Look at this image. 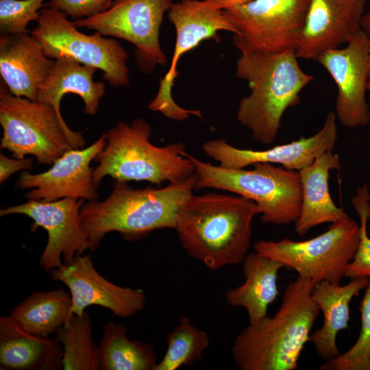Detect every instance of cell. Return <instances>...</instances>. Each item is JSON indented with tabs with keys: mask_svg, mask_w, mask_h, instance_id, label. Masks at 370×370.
Instances as JSON below:
<instances>
[{
	"mask_svg": "<svg viewBox=\"0 0 370 370\" xmlns=\"http://www.w3.org/2000/svg\"><path fill=\"white\" fill-rule=\"evenodd\" d=\"M295 51L280 53L241 54L236 76L248 82L249 95L242 98L236 117L257 142L275 139L283 114L299 103V94L312 79L299 66Z\"/></svg>",
	"mask_w": 370,
	"mask_h": 370,
	"instance_id": "277c9868",
	"label": "cell"
},
{
	"mask_svg": "<svg viewBox=\"0 0 370 370\" xmlns=\"http://www.w3.org/2000/svg\"><path fill=\"white\" fill-rule=\"evenodd\" d=\"M54 64L55 60L45 55L40 42L32 35L1 34L0 74L13 95L36 100L38 88Z\"/></svg>",
	"mask_w": 370,
	"mask_h": 370,
	"instance_id": "d6986e66",
	"label": "cell"
},
{
	"mask_svg": "<svg viewBox=\"0 0 370 370\" xmlns=\"http://www.w3.org/2000/svg\"><path fill=\"white\" fill-rule=\"evenodd\" d=\"M62 356V347L55 338L26 332L10 315L0 317L1 369H60Z\"/></svg>",
	"mask_w": 370,
	"mask_h": 370,
	"instance_id": "7402d4cb",
	"label": "cell"
},
{
	"mask_svg": "<svg viewBox=\"0 0 370 370\" xmlns=\"http://www.w3.org/2000/svg\"><path fill=\"white\" fill-rule=\"evenodd\" d=\"M360 218V241L356 254L345 271V277L347 278H370V237L367 232V221L370 214L362 212Z\"/></svg>",
	"mask_w": 370,
	"mask_h": 370,
	"instance_id": "4dcf8cb0",
	"label": "cell"
},
{
	"mask_svg": "<svg viewBox=\"0 0 370 370\" xmlns=\"http://www.w3.org/2000/svg\"><path fill=\"white\" fill-rule=\"evenodd\" d=\"M369 282V278H351L343 285L328 281L314 285L312 297L323 313V322L321 328L310 334L309 341L324 361L340 355L336 336L340 331L348 328L351 301Z\"/></svg>",
	"mask_w": 370,
	"mask_h": 370,
	"instance_id": "44dd1931",
	"label": "cell"
},
{
	"mask_svg": "<svg viewBox=\"0 0 370 370\" xmlns=\"http://www.w3.org/2000/svg\"><path fill=\"white\" fill-rule=\"evenodd\" d=\"M310 0H252L223 10L234 27L233 43L241 54L295 51Z\"/></svg>",
	"mask_w": 370,
	"mask_h": 370,
	"instance_id": "30bf717a",
	"label": "cell"
},
{
	"mask_svg": "<svg viewBox=\"0 0 370 370\" xmlns=\"http://www.w3.org/2000/svg\"><path fill=\"white\" fill-rule=\"evenodd\" d=\"M360 241V225L349 217L332 223L325 232L308 240H260L253 244V248L314 284L321 281L340 284Z\"/></svg>",
	"mask_w": 370,
	"mask_h": 370,
	"instance_id": "ba28073f",
	"label": "cell"
},
{
	"mask_svg": "<svg viewBox=\"0 0 370 370\" xmlns=\"http://www.w3.org/2000/svg\"><path fill=\"white\" fill-rule=\"evenodd\" d=\"M70 293L64 289L35 291L15 306L10 316L26 332L50 337L73 315Z\"/></svg>",
	"mask_w": 370,
	"mask_h": 370,
	"instance_id": "d4e9b609",
	"label": "cell"
},
{
	"mask_svg": "<svg viewBox=\"0 0 370 370\" xmlns=\"http://www.w3.org/2000/svg\"><path fill=\"white\" fill-rule=\"evenodd\" d=\"M209 345L208 334L194 325L188 317H182L169 333L166 352L154 370H176L190 366L202 358Z\"/></svg>",
	"mask_w": 370,
	"mask_h": 370,
	"instance_id": "83f0119b",
	"label": "cell"
},
{
	"mask_svg": "<svg viewBox=\"0 0 370 370\" xmlns=\"http://www.w3.org/2000/svg\"><path fill=\"white\" fill-rule=\"evenodd\" d=\"M361 327L355 343L345 353L325 361L321 370H370V282L360 308Z\"/></svg>",
	"mask_w": 370,
	"mask_h": 370,
	"instance_id": "f1b7e54d",
	"label": "cell"
},
{
	"mask_svg": "<svg viewBox=\"0 0 370 370\" xmlns=\"http://www.w3.org/2000/svg\"><path fill=\"white\" fill-rule=\"evenodd\" d=\"M361 29L370 38V12L364 14L361 21Z\"/></svg>",
	"mask_w": 370,
	"mask_h": 370,
	"instance_id": "e575fe53",
	"label": "cell"
},
{
	"mask_svg": "<svg viewBox=\"0 0 370 370\" xmlns=\"http://www.w3.org/2000/svg\"><path fill=\"white\" fill-rule=\"evenodd\" d=\"M106 145L97 155L98 165L92 178L98 188L106 176L119 182H164L182 181L195 173L182 142L156 146L149 139L151 126L143 119L120 122L105 134Z\"/></svg>",
	"mask_w": 370,
	"mask_h": 370,
	"instance_id": "5b68a950",
	"label": "cell"
},
{
	"mask_svg": "<svg viewBox=\"0 0 370 370\" xmlns=\"http://www.w3.org/2000/svg\"><path fill=\"white\" fill-rule=\"evenodd\" d=\"M45 0H0L2 34L27 33V26L37 21Z\"/></svg>",
	"mask_w": 370,
	"mask_h": 370,
	"instance_id": "f546056e",
	"label": "cell"
},
{
	"mask_svg": "<svg viewBox=\"0 0 370 370\" xmlns=\"http://www.w3.org/2000/svg\"><path fill=\"white\" fill-rule=\"evenodd\" d=\"M34 158H10L0 153V183L2 184L13 174L22 170L32 169Z\"/></svg>",
	"mask_w": 370,
	"mask_h": 370,
	"instance_id": "d6a6232c",
	"label": "cell"
},
{
	"mask_svg": "<svg viewBox=\"0 0 370 370\" xmlns=\"http://www.w3.org/2000/svg\"><path fill=\"white\" fill-rule=\"evenodd\" d=\"M0 148L16 158L30 155L39 164L52 165L66 151L84 147L82 132L69 128L51 106L13 95L0 86Z\"/></svg>",
	"mask_w": 370,
	"mask_h": 370,
	"instance_id": "52a82bcc",
	"label": "cell"
},
{
	"mask_svg": "<svg viewBox=\"0 0 370 370\" xmlns=\"http://www.w3.org/2000/svg\"><path fill=\"white\" fill-rule=\"evenodd\" d=\"M368 83H367V90H370V44L369 48V56H368Z\"/></svg>",
	"mask_w": 370,
	"mask_h": 370,
	"instance_id": "d590c367",
	"label": "cell"
},
{
	"mask_svg": "<svg viewBox=\"0 0 370 370\" xmlns=\"http://www.w3.org/2000/svg\"><path fill=\"white\" fill-rule=\"evenodd\" d=\"M195 173L189 177L156 188H134L114 180L104 200L88 201L80 210L83 230L95 251L106 234L116 232L127 241H138L161 229H174L179 213L195 190Z\"/></svg>",
	"mask_w": 370,
	"mask_h": 370,
	"instance_id": "7a4b0ae2",
	"label": "cell"
},
{
	"mask_svg": "<svg viewBox=\"0 0 370 370\" xmlns=\"http://www.w3.org/2000/svg\"><path fill=\"white\" fill-rule=\"evenodd\" d=\"M92 321L85 311L73 314L56 333L54 338L62 347L64 370H99L98 345L92 338Z\"/></svg>",
	"mask_w": 370,
	"mask_h": 370,
	"instance_id": "4316f807",
	"label": "cell"
},
{
	"mask_svg": "<svg viewBox=\"0 0 370 370\" xmlns=\"http://www.w3.org/2000/svg\"><path fill=\"white\" fill-rule=\"evenodd\" d=\"M84 200L64 198L53 201L28 199L25 203L0 210V217L20 214L34 221L31 231L40 227L47 232L46 246L39 260L46 272L72 262L77 255L89 249L83 230L80 210Z\"/></svg>",
	"mask_w": 370,
	"mask_h": 370,
	"instance_id": "4fadbf2b",
	"label": "cell"
},
{
	"mask_svg": "<svg viewBox=\"0 0 370 370\" xmlns=\"http://www.w3.org/2000/svg\"><path fill=\"white\" fill-rule=\"evenodd\" d=\"M36 22L31 35L40 42L48 58H71L99 69L112 86L129 84L128 55L117 40L97 32L82 33L66 14L49 7L40 10Z\"/></svg>",
	"mask_w": 370,
	"mask_h": 370,
	"instance_id": "9c48e42d",
	"label": "cell"
},
{
	"mask_svg": "<svg viewBox=\"0 0 370 370\" xmlns=\"http://www.w3.org/2000/svg\"><path fill=\"white\" fill-rule=\"evenodd\" d=\"M186 156L195 166V190L219 189L251 199L260 208L264 223L290 225L298 219L302 201L299 171L260 162L251 169H225Z\"/></svg>",
	"mask_w": 370,
	"mask_h": 370,
	"instance_id": "8992f818",
	"label": "cell"
},
{
	"mask_svg": "<svg viewBox=\"0 0 370 370\" xmlns=\"http://www.w3.org/2000/svg\"><path fill=\"white\" fill-rule=\"evenodd\" d=\"M172 3L173 0H114L104 11L73 22L77 27L131 42L136 47L138 68L150 73L157 65L166 62L159 33L164 15Z\"/></svg>",
	"mask_w": 370,
	"mask_h": 370,
	"instance_id": "8fae6325",
	"label": "cell"
},
{
	"mask_svg": "<svg viewBox=\"0 0 370 370\" xmlns=\"http://www.w3.org/2000/svg\"><path fill=\"white\" fill-rule=\"evenodd\" d=\"M366 0H310L300 40L298 58L315 60L335 49L361 30Z\"/></svg>",
	"mask_w": 370,
	"mask_h": 370,
	"instance_id": "ac0fdd59",
	"label": "cell"
},
{
	"mask_svg": "<svg viewBox=\"0 0 370 370\" xmlns=\"http://www.w3.org/2000/svg\"><path fill=\"white\" fill-rule=\"evenodd\" d=\"M370 38L361 29L343 49L321 53L316 60L332 76L338 88L336 116L349 128L367 125L370 110L366 100Z\"/></svg>",
	"mask_w": 370,
	"mask_h": 370,
	"instance_id": "5bb4252c",
	"label": "cell"
},
{
	"mask_svg": "<svg viewBox=\"0 0 370 370\" xmlns=\"http://www.w3.org/2000/svg\"><path fill=\"white\" fill-rule=\"evenodd\" d=\"M113 0H49L48 7L59 10L74 21L96 15L108 8Z\"/></svg>",
	"mask_w": 370,
	"mask_h": 370,
	"instance_id": "1f68e13d",
	"label": "cell"
},
{
	"mask_svg": "<svg viewBox=\"0 0 370 370\" xmlns=\"http://www.w3.org/2000/svg\"><path fill=\"white\" fill-rule=\"evenodd\" d=\"M207 4L216 10H227L245 4L252 0H205Z\"/></svg>",
	"mask_w": 370,
	"mask_h": 370,
	"instance_id": "836d02e7",
	"label": "cell"
},
{
	"mask_svg": "<svg viewBox=\"0 0 370 370\" xmlns=\"http://www.w3.org/2000/svg\"><path fill=\"white\" fill-rule=\"evenodd\" d=\"M256 203L238 195H192L175 230L182 248L210 270L242 263L251 243Z\"/></svg>",
	"mask_w": 370,
	"mask_h": 370,
	"instance_id": "6da1fadb",
	"label": "cell"
},
{
	"mask_svg": "<svg viewBox=\"0 0 370 370\" xmlns=\"http://www.w3.org/2000/svg\"><path fill=\"white\" fill-rule=\"evenodd\" d=\"M244 282L225 293L227 303L246 310L249 323L267 316L269 306L278 294L277 280L282 262L256 251L247 254L243 261Z\"/></svg>",
	"mask_w": 370,
	"mask_h": 370,
	"instance_id": "603a6c76",
	"label": "cell"
},
{
	"mask_svg": "<svg viewBox=\"0 0 370 370\" xmlns=\"http://www.w3.org/2000/svg\"><path fill=\"white\" fill-rule=\"evenodd\" d=\"M314 283L299 277L286 287L271 317L249 323L231 348L241 370H295L320 312L312 297Z\"/></svg>",
	"mask_w": 370,
	"mask_h": 370,
	"instance_id": "3957f363",
	"label": "cell"
},
{
	"mask_svg": "<svg viewBox=\"0 0 370 370\" xmlns=\"http://www.w3.org/2000/svg\"><path fill=\"white\" fill-rule=\"evenodd\" d=\"M97 70L71 58L55 60L49 75L38 88L36 100L52 106L61 114L62 98L67 93H73L83 100L84 113L95 115L106 92L104 83L93 80Z\"/></svg>",
	"mask_w": 370,
	"mask_h": 370,
	"instance_id": "cb8c5ba5",
	"label": "cell"
},
{
	"mask_svg": "<svg viewBox=\"0 0 370 370\" xmlns=\"http://www.w3.org/2000/svg\"><path fill=\"white\" fill-rule=\"evenodd\" d=\"M103 134L87 147L73 149L58 158L47 171L31 173L23 171L16 183L21 190H29L27 199L53 201L64 198L97 199V187L90 163L106 145Z\"/></svg>",
	"mask_w": 370,
	"mask_h": 370,
	"instance_id": "2e32d148",
	"label": "cell"
},
{
	"mask_svg": "<svg viewBox=\"0 0 370 370\" xmlns=\"http://www.w3.org/2000/svg\"><path fill=\"white\" fill-rule=\"evenodd\" d=\"M167 12L175 29V49L170 68L160 80L158 92L149 108L175 121L185 120L191 114L201 118L199 110L184 109L176 104L172 97L171 88L178 73L177 63L183 54L197 47L203 40L214 39L219 42V32L227 31L234 34L236 30L223 10L210 7L205 0L173 2Z\"/></svg>",
	"mask_w": 370,
	"mask_h": 370,
	"instance_id": "7c38bea8",
	"label": "cell"
},
{
	"mask_svg": "<svg viewBox=\"0 0 370 370\" xmlns=\"http://www.w3.org/2000/svg\"><path fill=\"white\" fill-rule=\"evenodd\" d=\"M340 169L338 155L328 151L299 171L302 201L300 215L294 223L297 234L304 236L316 226L332 224L349 217L342 208L334 204L329 189L330 171Z\"/></svg>",
	"mask_w": 370,
	"mask_h": 370,
	"instance_id": "ffe728a7",
	"label": "cell"
},
{
	"mask_svg": "<svg viewBox=\"0 0 370 370\" xmlns=\"http://www.w3.org/2000/svg\"><path fill=\"white\" fill-rule=\"evenodd\" d=\"M336 140V116L329 112L321 130L308 138L301 137L264 150L237 148L224 139H215L204 143L202 150L225 169H241L260 162L279 164L285 169L299 171L321 153L333 151Z\"/></svg>",
	"mask_w": 370,
	"mask_h": 370,
	"instance_id": "9a60e30c",
	"label": "cell"
},
{
	"mask_svg": "<svg viewBox=\"0 0 370 370\" xmlns=\"http://www.w3.org/2000/svg\"><path fill=\"white\" fill-rule=\"evenodd\" d=\"M127 328L112 321L103 327L98 345L101 370H154L158 360L153 346L127 336Z\"/></svg>",
	"mask_w": 370,
	"mask_h": 370,
	"instance_id": "484cf974",
	"label": "cell"
},
{
	"mask_svg": "<svg viewBox=\"0 0 370 370\" xmlns=\"http://www.w3.org/2000/svg\"><path fill=\"white\" fill-rule=\"evenodd\" d=\"M49 273L53 280L68 287L73 314L81 316L88 306L97 305L121 318H128L145 308L146 297L142 290L121 286L106 279L95 269L90 255H77L72 262Z\"/></svg>",
	"mask_w": 370,
	"mask_h": 370,
	"instance_id": "e0dca14e",
	"label": "cell"
}]
</instances>
